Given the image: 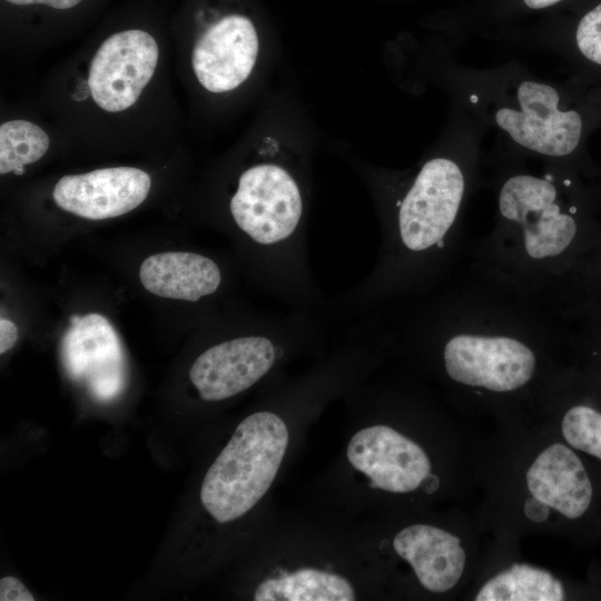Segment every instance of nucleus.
Instances as JSON below:
<instances>
[{
    "mask_svg": "<svg viewBox=\"0 0 601 601\" xmlns=\"http://www.w3.org/2000/svg\"><path fill=\"white\" fill-rule=\"evenodd\" d=\"M460 539L442 529L415 524L400 531L393 541L396 553L413 568L421 584L442 593L460 580L465 552Z\"/></svg>",
    "mask_w": 601,
    "mask_h": 601,
    "instance_id": "4468645a",
    "label": "nucleus"
},
{
    "mask_svg": "<svg viewBox=\"0 0 601 601\" xmlns=\"http://www.w3.org/2000/svg\"><path fill=\"white\" fill-rule=\"evenodd\" d=\"M497 214L474 249V268L482 280L540 303L588 246L578 206L564 204L555 175L516 174L499 190Z\"/></svg>",
    "mask_w": 601,
    "mask_h": 601,
    "instance_id": "f03ea898",
    "label": "nucleus"
},
{
    "mask_svg": "<svg viewBox=\"0 0 601 601\" xmlns=\"http://www.w3.org/2000/svg\"><path fill=\"white\" fill-rule=\"evenodd\" d=\"M562 583L549 571L529 564H513L489 580L476 601H561Z\"/></svg>",
    "mask_w": 601,
    "mask_h": 601,
    "instance_id": "f3484780",
    "label": "nucleus"
},
{
    "mask_svg": "<svg viewBox=\"0 0 601 601\" xmlns=\"http://www.w3.org/2000/svg\"><path fill=\"white\" fill-rule=\"evenodd\" d=\"M471 100H472V102H476V101H477V97H476L475 95H473V96L471 97Z\"/></svg>",
    "mask_w": 601,
    "mask_h": 601,
    "instance_id": "a878e982",
    "label": "nucleus"
},
{
    "mask_svg": "<svg viewBox=\"0 0 601 601\" xmlns=\"http://www.w3.org/2000/svg\"><path fill=\"white\" fill-rule=\"evenodd\" d=\"M549 506L536 499L528 500L525 503V514L535 522H541L548 518Z\"/></svg>",
    "mask_w": 601,
    "mask_h": 601,
    "instance_id": "5701e85b",
    "label": "nucleus"
},
{
    "mask_svg": "<svg viewBox=\"0 0 601 601\" xmlns=\"http://www.w3.org/2000/svg\"><path fill=\"white\" fill-rule=\"evenodd\" d=\"M150 176L135 167H109L66 175L55 185V203L76 216L102 220L125 215L148 196Z\"/></svg>",
    "mask_w": 601,
    "mask_h": 601,
    "instance_id": "9b49d317",
    "label": "nucleus"
},
{
    "mask_svg": "<svg viewBox=\"0 0 601 601\" xmlns=\"http://www.w3.org/2000/svg\"><path fill=\"white\" fill-rule=\"evenodd\" d=\"M139 279L145 289L156 296L197 302L218 289L221 273L207 256L166 252L148 256L141 263Z\"/></svg>",
    "mask_w": 601,
    "mask_h": 601,
    "instance_id": "2eb2a0df",
    "label": "nucleus"
},
{
    "mask_svg": "<svg viewBox=\"0 0 601 601\" xmlns=\"http://www.w3.org/2000/svg\"><path fill=\"white\" fill-rule=\"evenodd\" d=\"M279 348L265 335H247L218 343L193 363L189 378L205 401H221L246 391L266 375Z\"/></svg>",
    "mask_w": 601,
    "mask_h": 601,
    "instance_id": "1a4fd4ad",
    "label": "nucleus"
},
{
    "mask_svg": "<svg viewBox=\"0 0 601 601\" xmlns=\"http://www.w3.org/2000/svg\"><path fill=\"white\" fill-rule=\"evenodd\" d=\"M577 45L585 58L601 65V3L581 19Z\"/></svg>",
    "mask_w": 601,
    "mask_h": 601,
    "instance_id": "aec40b11",
    "label": "nucleus"
},
{
    "mask_svg": "<svg viewBox=\"0 0 601 601\" xmlns=\"http://www.w3.org/2000/svg\"><path fill=\"white\" fill-rule=\"evenodd\" d=\"M561 0H524V3L532 9H542L550 7Z\"/></svg>",
    "mask_w": 601,
    "mask_h": 601,
    "instance_id": "393cba45",
    "label": "nucleus"
},
{
    "mask_svg": "<svg viewBox=\"0 0 601 601\" xmlns=\"http://www.w3.org/2000/svg\"><path fill=\"white\" fill-rule=\"evenodd\" d=\"M18 339V328L17 325L7 319H0V353L4 354L13 347Z\"/></svg>",
    "mask_w": 601,
    "mask_h": 601,
    "instance_id": "4be33fe9",
    "label": "nucleus"
},
{
    "mask_svg": "<svg viewBox=\"0 0 601 601\" xmlns=\"http://www.w3.org/2000/svg\"><path fill=\"white\" fill-rule=\"evenodd\" d=\"M10 3L18 4V6H27V4H46L55 9H69L75 6H77L82 0H6Z\"/></svg>",
    "mask_w": 601,
    "mask_h": 601,
    "instance_id": "b1692460",
    "label": "nucleus"
},
{
    "mask_svg": "<svg viewBox=\"0 0 601 601\" xmlns=\"http://www.w3.org/2000/svg\"><path fill=\"white\" fill-rule=\"evenodd\" d=\"M229 210L238 228L257 246L272 249V256L282 255L299 239L302 195L290 174L277 165L246 169Z\"/></svg>",
    "mask_w": 601,
    "mask_h": 601,
    "instance_id": "39448f33",
    "label": "nucleus"
},
{
    "mask_svg": "<svg viewBox=\"0 0 601 601\" xmlns=\"http://www.w3.org/2000/svg\"><path fill=\"white\" fill-rule=\"evenodd\" d=\"M46 131L28 120L17 119L0 126V174L14 173L38 161L48 150Z\"/></svg>",
    "mask_w": 601,
    "mask_h": 601,
    "instance_id": "a211bd4d",
    "label": "nucleus"
},
{
    "mask_svg": "<svg viewBox=\"0 0 601 601\" xmlns=\"http://www.w3.org/2000/svg\"><path fill=\"white\" fill-rule=\"evenodd\" d=\"M465 191V174L454 160L436 157L422 166L395 204L367 293L375 297L413 295L444 277L460 243Z\"/></svg>",
    "mask_w": 601,
    "mask_h": 601,
    "instance_id": "7ed1b4c3",
    "label": "nucleus"
},
{
    "mask_svg": "<svg viewBox=\"0 0 601 601\" xmlns=\"http://www.w3.org/2000/svg\"><path fill=\"white\" fill-rule=\"evenodd\" d=\"M158 56L156 40L144 30H125L107 38L89 67L93 101L109 112L132 106L154 76Z\"/></svg>",
    "mask_w": 601,
    "mask_h": 601,
    "instance_id": "0eeeda50",
    "label": "nucleus"
},
{
    "mask_svg": "<svg viewBox=\"0 0 601 601\" xmlns=\"http://www.w3.org/2000/svg\"><path fill=\"white\" fill-rule=\"evenodd\" d=\"M346 453L349 463L370 477L373 487L388 492L414 491L431 472V462L423 449L385 425L358 431Z\"/></svg>",
    "mask_w": 601,
    "mask_h": 601,
    "instance_id": "9d476101",
    "label": "nucleus"
},
{
    "mask_svg": "<svg viewBox=\"0 0 601 601\" xmlns=\"http://www.w3.org/2000/svg\"><path fill=\"white\" fill-rule=\"evenodd\" d=\"M562 434L572 447L601 460V412L587 404L568 408Z\"/></svg>",
    "mask_w": 601,
    "mask_h": 601,
    "instance_id": "6ab92c4d",
    "label": "nucleus"
},
{
    "mask_svg": "<svg viewBox=\"0 0 601 601\" xmlns=\"http://www.w3.org/2000/svg\"><path fill=\"white\" fill-rule=\"evenodd\" d=\"M256 601H352L351 583L334 573L300 569L278 579L262 582L254 595Z\"/></svg>",
    "mask_w": 601,
    "mask_h": 601,
    "instance_id": "dca6fc26",
    "label": "nucleus"
},
{
    "mask_svg": "<svg viewBox=\"0 0 601 601\" xmlns=\"http://www.w3.org/2000/svg\"><path fill=\"white\" fill-rule=\"evenodd\" d=\"M258 53L253 22L238 14L213 24L196 42L191 63L199 83L210 92L235 89L250 75Z\"/></svg>",
    "mask_w": 601,
    "mask_h": 601,
    "instance_id": "f8f14e48",
    "label": "nucleus"
},
{
    "mask_svg": "<svg viewBox=\"0 0 601 601\" xmlns=\"http://www.w3.org/2000/svg\"><path fill=\"white\" fill-rule=\"evenodd\" d=\"M521 110L501 108L497 125L519 145L545 156H566L580 141L582 120L574 110L558 108L559 93L544 83L524 81L518 89Z\"/></svg>",
    "mask_w": 601,
    "mask_h": 601,
    "instance_id": "6e6552de",
    "label": "nucleus"
},
{
    "mask_svg": "<svg viewBox=\"0 0 601 601\" xmlns=\"http://www.w3.org/2000/svg\"><path fill=\"white\" fill-rule=\"evenodd\" d=\"M1 601H33L35 598L26 585L14 577H4L0 580Z\"/></svg>",
    "mask_w": 601,
    "mask_h": 601,
    "instance_id": "412c9836",
    "label": "nucleus"
},
{
    "mask_svg": "<svg viewBox=\"0 0 601 601\" xmlns=\"http://www.w3.org/2000/svg\"><path fill=\"white\" fill-rule=\"evenodd\" d=\"M284 421L267 411L254 413L236 427L208 469L200 500L218 522L247 513L272 485L288 445Z\"/></svg>",
    "mask_w": 601,
    "mask_h": 601,
    "instance_id": "20e7f679",
    "label": "nucleus"
},
{
    "mask_svg": "<svg viewBox=\"0 0 601 601\" xmlns=\"http://www.w3.org/2000/svg\"><path fill=\"white\" fill-rule=\"evenodd\" d=\"M532 496L569 519L589 509L593 489L580 457L566 445L548 446L526 472Z\"/></svg>",
    "mask_w": 601,
    "mask_h": 601,
    "instance_id": "ddd939ff",
    "label": "nucleus"
},
{
    "mask_svg": "<svg viewBox=\"0 0 601 601\" xmlns=\"http://www.w3.org/2000/svg\"><path fill=\"white\" fill-rule=\"evenodd\" d=\"M65 333L60 358L67 376L100 402L118 397L127 384V358L120 338L102 315L73 316Z\"/></svg>",
    "mask_w": 601,
    "mask_h": 601,
    "instance_id": "423d86ee",
    "label": "nucleus"
},
{
    "mask_svg": "<svg viewBox=\"0 0 601 601\" xmlns=\"http://www.w3.org/2000/svg\"><path fill=\"white\" fill-rule=\"evenodd\" d=\"M411 328L437 347L453 383L479 394H510L535 378L554 325L538 300L480 279L432 299Z\"/></svg>",
    "mask_w": 601,
    "mask_h": 601,
    "instance_id": "f257e3e1",
    "label": "nucleus"
}]
</instances>
